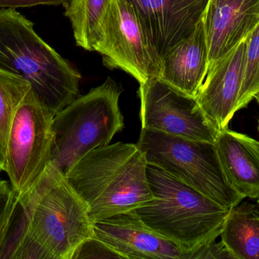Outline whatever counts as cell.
<instances>
[{"label":"cell","instance_id":"6da1fadb","mask_svg":"<svg viewBox=\"0 0 259 259\" xmlns=\"http://www.w3.org/2000/svg\"><path fill=\"white\" fill-rule=\"evenodd\" d=\"M94 235L86 204L50 162L18 196L0 259H72L78 246Z\"/></svg>","mask_w":259,"mask_h":259},{"label":"cell","instance_id":"7a4b0ae2","mask_svg":"<svg viewBox=\"0 0 259 259\" xmlns=\"http://www.w3.org/2000/svg\"><path fill=\"white\" fill-rule=\"evenodd\" d=\"M147 166L137 144L118 142L91 151L65 176L95 225L152 200Z\"/></svg>","mask_w":259,"mask_h":259},{"label":"cell","instance_id":"3957f363","mask_svg":"<svg viewBox=\"0 0 259 259\" xmlns=\"http://www.w3.org/2000/svg\"><path fill=\"white\" fill-rule=\"evenodd\" d=\"M152 199L133 210L152 231L176 244L191 259L197 251L215 242L230 209L148 164Z\"/></svg>","mask_w":259,"mask_h":259},{"label":"cell","instance_id":"277c9868","mask_svg":"<svg viewBox=\"0 0 259 259\" xmlns=\"http://www.w3.org/2000/svg\"><path fill=\"white\" fill-rule=\"evenodd\" d=\"M15 9H0V69L21 76L56 115L79 94L80 73Z\"/></svg>","mask_w":259,"mask_h":259},{"label":"cell","instance_id":"5b68a950","mask_svg":"<svg viewBox=\"0 0 259 259\" xmlns=\"http://www.w3.org/2000/svg\"><path fill=\"white\" fill-rule=\"evenodd\" d=\"M124 89L111 78L58 112L53 119L50 162L64 175L94 149L110 144L124 128L119 98Z\"/></svg>","mask_w":259,"mask_h":259},{"label":"cell","instance_id":"8992f818","mask_svg":"<svg viewBox=\"0 0 259 259\" xmlns=\"http://www.w3.org/2000/svg\"><path fill=\"white\" fill-rule=\"evenodd\" d=\"M137 144L148 164L222 206L231 209L244 199L227 179L214 143L141 129Z\"/></svg>","mask_w":259,"mask_h":259},{"label":"cell","instance_id":"52a82bcc","mask_svg":"<svg viewBox=\"0 0 259 259\" xmlns=\"http://www.w3.org/2000/svg\"><path fill=\"white\" fill-rule=\"evenodd\" d=\"M54 116L31 88L15 112L8 135L5 172L18 196L34 184L50 162Z\"/></svg>","mask_w":259,"mask_h":259},{"label":"cell","instance_id":"ba28073f","mask_svg":"<svg viewBox=\"0 0 259 259\" xmlns=\"http://www.w3.org/2000/svg\"><path fill=\"white\" fill-rule=\"evenodd\" d=\"M94 51L102 55L106 67L123 70L140 84L159 77L161 59L128 0H112Z\"/></svg>","mask_w":259,"mask_h":259},{"label":"cell","instance_id":"9c48e42d","mask_svg":"<svg viewBox=\"0 0 259 259\" xmlns=\"http://www.w3.org/2000/svg\"><path fill=\"white\" fill-rule=\"evenodd\" d=\"M138 96L142 129L215 142L219 131L207 118L196 97L178 91L159 78L140 84Z\"/></svg>","mask_w":259,"mask_h":259},{"label":"cell","instance_id":"30bf717a","mask_svg":"<svg viewBox=\"0 0 259 259\" xmlns=\"http://www.w3.org/2000/svg\"><path fill=\"white\" fill-rule=\"evenodd\" d=\"M160 59L190 36L203 18L208 0H128Z\"/></svg>","mask_w":259,"mask_h":259},{"label":"cell","instance_id":"8fae6325","mask_svg":"<svg viewBox=\"0 0 259 259\" xmlns=\"http://www.w3.org/2000/svg\"><path fill=\"white\" fill-rule=\"evenodd\" d=\"M248 38L208 68L196 97L218 131L228 129L236 113L242 109L240 95Z\"/></svg>","mask_w":259,"mask_h":259},{"label":"cell","instance_id":"7c38bea8","mask_svg":"<svg viewBox=\"0 0 259 259\" xmlns=\"http://www.w3.org/2000/svg\"><path fill=\"white\" fill-rule=\"evenodd\" d=\"M94 233L124 259H187L176 244L146 226L134 211L97 222Z\"/></svg>","mask_w":259,"mask_h":259},{"label":"cell","instance_id":"4fadbf2b","mask_svg":"<svg viewBox=\"0 0 259 259\" xmlns=\"http://www.w3.org/2000/svg\"><path fill=\"white\" fill-rule=\"evenodd\" d=\"M202 21L209 68L257 27L259 0H208Z\"/></svg>","mask_w":259,"mask_h":259},{"label":"cell","instance_id":"5bb4252c","mask_svg":"<svg viewBox=\"0 0 259 259\" xmlns=\"http://www.w3.org/2000/svg\"><path fill=\"white\" fill-rule=\"evenodd\" d=\"M208 68V47L202 19L190 36L162 58L158 78L178 91L196 97Z\"/></svg>","mask_w":259,"mask_h":259},{"label":"cell","instance_id":"9a60e30c","mask_svg":"<svg viewBox=\"0 0 259 259\" xmlns=\"http://www.w3.org/2000/svg\"><path fill=\"white\" fill-rule=\"evenodd\" d=\"M214 145L231 187L244 199H259V141L226 129L219 131Z\"/></svg>","mask_w":259,"mask_h":259},{"label":"cell","instance_id":"2e32d148","mask_svg":"<svg viewBox=\"0 0 259 259\" xmlns=\"http://www.w3.org/2000/svg\"><path fill=\"white\" fill-rule=\"evenodd\" d=\"M222 242L233 259H259V205L240 202L230 209Z\"/></svg>","mask_w":259,"mask_h":259},{"label":"cell","instance_id":"e0dca14e","mask_svg":"<svg viewBox=\"0 0 259 259\" xmlns=\"http://www.w3.org/2000/svg\"><path fill=\"white\" fill-rule=\"evenodd\" d=\"M112 0H70L65 15L69 18L78 47L94 51L100 24Z\"/></svg>","mask_w":259,"mask_h":259},{"label":"cell","instance_id":"ac0fdd59","mask_svg":"<svg viewBox=\"0 0 259 259\" xmlns=\"http://www.w3.org/2000/svg\"><path fill=\"white\" fill-rule=\"evenodd\" d=\"M30 88L21 76L0 69V172L6 169L8 135L14 116Z\"/></svg>","mask_w":259,"mask_h":259},{"label":"cell","instance_id":"d6986e66","mask_svg":"<svg viewBox=\"0 0 259 259\" xmlns=\"http://www.w3.org/2000/svg\"><path fill=\"white\" fill-rule=\"evenodd\" d=\"M259 91V23L248 38L240 106L246 107Z\"/></svg>","mask_w":259,"mask_h":259},{"label":"cell","instance_id":"ffe728a7","mask_svg":"<svg viewBox=\"0 0 259 259\" xmlns=\"http://www.w3.org/2000/svg\"><path fill=\"white\" fill-rule=\"evenodd\" d=\"M18 202L10 182L0 180V252L6 240L14 211Z\"/></svg>","mask_w":259,"mask_h":259},{"label":"cell","instance_id":"44dd1931","mask_svg":"<svg viewBox=\"0 0 259 259\" xmlns=\"http://www.w3.org/2000/svg\"><path fill=\"white\" fill-rule=\"evenodd\" d=\"M124 259L98 237L87 239L77 248L72 259Z\"/></svg>","mask_w":259,"mask_h":259},{"label":"cell","instance_id":"7402d4cb","mask_svg":"<svg viewBox=\"0 0 259 259\" xmlns=\"http://www.w3.org/2000/svg\"><path fill=\"white\" fill-rule=\"evenodd\" d=\"M70 0H0V9H15L30 8L39 5L59 6L65 5Z\"/></svg>","mask_w":259,"mask_h":259},{"label":"cell","instance_id":"603a6c76","mask_svg":"<svg viewBox=\"0 0 259 259\" xmlns=\"http://www.w3.org/2000/svg\"><path fill=\"white\" fill-rule=\"evenodd\" d=\"M199 258H232L225 245L222 241L219 243H211L203 249L197 251L192 255L191 259Z\"/></svg>","mask_w":259,"mask_h":259},{"label":"cell","instance_id":"cb8c5ba5","mask_svg":"<svg viewBox=\"0 0 259 259\" xmlns=\"http://www.w3.org/2000/svg\"><path fill=\"white\" fill-rule=\"evenodd\" d=\"M254 98L256 100L257 103H258V104L259 105V91L258 93H257L256 94H255V97H254Z\"/></svg>","mask_w":259,"mask_h":259},{"label":"cell","instance_id":"d4e9b609","mask_svg":"<svg viewBox=\"0 0 259 259\" xmlns=\"http://www.w3.org/2000/svg\"><path fill=\"white\" fill-rule=\"evenodd\" d=\"M258 131L259 133V120H258Z\"/></svg>","mask_w":259,"mask_h":259},{"label":"cell","instance_id":"484cf974","mask_svg":"<svg viewBox=\"0 0 259 259\" xmlns=\"http://www.w3.org/2000/svg\"><path fill=\"white\" fill-rule=\"evenodd\" d=\"M257 203H258L259 205V199H258V200H257Z\"/></svg>","mask_w":259,"mask_h":259}]
</instances>
